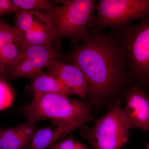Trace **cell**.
Segmentation results:
<instances>
[{
    "label": "cell",
    "instance_id": "1",
    "mask_svg": "<svg viewBox=\"0 0 149 149\" xmlns=\"http://www.w3.org/2000/svg\"><path fill=\"white\" fill-rule=\"evenodd\" d=\"M90 34L88 39L73 50L69 59L86 77L88 93L102 97L119 85L126 70V60L114 37L96 29Z\"/></svg>",
    "mask_w": 149,
    "mask_h": 149
},
{
    "label": "cell",
    "instance_id": "2",
    "mask_svg": "<svg viewBox=\"0 0 149 149\" xmlns=\"http://www.w3.org/2000/svg\"><path fill=\"white\" fill-rule=\"evenodd\" d=\"M27 120L37 122L48 120L59 125L82 126L95 120L90 107L84 101L56 93L34 97L30 103L22 107Z\"/></svg>",
    "mask_w": 149,
    "mask_h": 149
},
{
    "label": "cell",
    "instance_id": "3",
    "mask_svg": "<svg viewBox=\"0 0 149 149\" xmlns=\"http://www.w3.org/2000/svg\"><path fill=\"white\" fill-rule=\"evenodd\" d=\"M48 14L52 21L55 32V43L64 38L76 43L84 42L90 37L89 24L94 17L96 8L94 0H63L56 1Z\"/></svg>",
    "mask_w": 149,
    "mask_h": 149
},
{
    "label": "cell",
    "instance_id": "4",
    "mask_svg": "<svg viewBox=\"0 0 149 149\" xmlns=\"http://www.w3.org/2000/svg\"><path fill=\"white\" fill-rule=\"evenodd\" d=\"M80 129L83 139L92 149H121L128 143L130 124L118 99L90 128L84 125Z\"/></svg>",
    "mask_w": 149,
    "mask_h": 149
},
{
    "label": "cell",
    "instance_id": "5",
    "mask_svg": "<svg viewBox=\"0 0 149 149\" xmlns=\"http://www.w3.org/2000/svg\"><path fill=\"white\" fill-rule=\"evenodd\" d=\"M132 70L148 77L149 72V21L143 19L139 24L117 28L114 38Z\"/></svg>",
    "mask_w": 149,
    "mask_h": 149
},
{
    "label": "cell",
    "instance_id": "6",
    "mask_svg": "<svg viewBox=\"0 0 149 149\" xmlns=\"http://www.w3.org/2000/svg\"><path fill=\"white\" fill-rule=\"evenodd\" d=\"M97 15L90 22L98 31L106 27H124L149 13L148 0H100L96 6Z\"/></svg>",
    "mask_w": 149,
    "mask_h": 149
},
{
    "label": "cell",
    "instance_id": "7",
    "mask_svg": "<svg viewBox=\"0 0 149 149\" xmlns=\"http://www.w3.org/2000/svg\"><path fill=\"white\" fill-rule=\"evenodd\" d=\"M61 54L54 46H28L22 48L15 59L5 67L7 79H33Z\"/></svg>",
    "mask_w": 149,
    "mask_h": 149
},
{
    "label": "cell",
    "instance_id": "8",
    "mask_svg": "<svg viewBox=\"0 0 149 149\" xmlns=\"http://www.w3.org/2000/svg\"><path fill=\"white\" fill-rule=\"evenodd\" d=\"M123 111L130 128L146 131L149 129V100L139 87H132L125 93Z\"/></svg>",
    "mask_w": 149,
    "mask_h": 149
},
{
    "label": "cell",
    "instance_id": "9",
    "mask_svg": "<svg viewBox=\"0 0 149 149\" xmlns=\"http://www.w3.org/2000/svg\"><path fill=\"white\" fill-rule=\"evenodd\" d=\"M46 72L61 80L72 92L84 100L88 92V81L82 71L77 67L54 59L46 67Z\"/></svg>",
    "mask_w": 149,
    "mask_h": 149
},
{
    "label": "cell",
    "instance_id": "10",
    "mask_svg": "<svg viewBox=\"0 0 149 149\" xmlns=\"http://www.w3.org/2000/svg\"><path fill=\"white\" fill-rule=\"evenodd\" d=\"M37 129L36 122L27 120L13 128L1 130L2 149H30Z\"/></svg>",
    "mask_w": 149,
    "mask_h": 149
},
{
    "label": "cell",
    "instance_id": "11",
    "mask_svg": "<svg viewBox=\"0 0 149 149\" xmlns=\"http://www.w3.org/2000/svg\"><path fill=\"white\" fill-rule=\"evenodd\" d=\"M78 125H59L52 123L47 128H38L35 131L30 149H47L65 138L73 131L81 128Z\"/></svg>",
    "mask_w": 149,
    "mask_h": 149
},
{
    "label": "cell",
    "instance_id": "12",
    "mask_svg": "<svg viewBox=\"0 0 149 149\" xmlns=\"http://www.w3.org/2000/svg\"><path fill=\"white\" fill-rule=\"evenodd\" d=\"M32 79V89L34 97L48 93H56L68 97L73 95L71 91L61 80L43 70Z\"/></svg>",
    "mask_w": 149,
    "mask_h": 149
},
{
    "label": "cell",
    "instance_id": "13",
    "mask_svg": "<svg viewBox=\"0 0 149 149\" xmlns=\"http://www.w3.org/2000/svg\"><path fill=\"white\" fill-rule=\"evenodd\" d=\"M36 28L23 37L22 47L28 46H54L55 32L54 24L48 14Z\"/></svg>",
    "mask_w": 149,
    "mask_h": 149
},
{
    "label": "cell",
    "instance_id": "14",
    "mask_svg": "<svg viewBox=\"0 0 149 149\" xmlns=\"http://www.w3.org/2000/svg\"><path fill=\"white\" fill-rule=\"evenodd\" d=\"M15 26L23 37L25 34L36 28L46 17L38 11L17 10L15 12Z\"/></svg>",
    "mask_w": 149,
    "mask_h": 149
},
{
    "label": "cell",
    "instance_id": "15",
    "mask_svg": "<svg viewBox=\"0 0 149 149\" xmlns=\"http://www.w3.org/2000/svg\"><path fill=\"white\" fill-rule=\"evenodd\" d=\"M23 37L14 27L0 20V48L12 43L19 44L22 47Z\"/></svg>",
    "mask_w": 149,
    "mask_h": 149
},
{
    "label": "cell",
    "instance_id": "16",
    "mask_svg": "<svg viewBox=\"0 0 149 149\" xmlns=\"http://www.w3.org/2000/svg\"><path fill=\"white\" fill-rule=\"evenodd\" d=\"M12 1L16 11L44 10L46 13L53 5L52 2L48 0H12Z\"/></svg>",
    "mask_w": 149,
    "mask_h": 149
},
{
    "label": "cell",
    "instance_id": "17",
    "mask_svg": "<svg viewBox=\"0 0 149 149\" xmlns=\"http://www.w3.org/2000/svg\"><path fill=\"white\" fill-rule=\"evenodd\" d=\"M22 48L16 43H12L0 48V62L5 67L15 59Z\"/></svg>",
    "mask_w": 149,
    "mask_h": 149
},
{
    "label": "cell",
    "instance_id": "18",
    "mask_svg": "<svg viewBox=\"0 0 149 149\" xmlns=\"http://www.w3.org/2000/svg\"><path fill=\"white\" fill-rule=\"evenodd\" d=\"M49 148L54 149H92L77 141L72 136H67L62 141L57 142Z\"/></svg>",
    "mask_w": 149,
    "mask_h": 149
},
{
    "label": "cell",
    "instance_id": "19",
    "mask_svg": "<svg viewBox=\"0 0 149 149\" xmlns=\"http://www.w3.org/2000/svg\"><path fill=\"white\" fill-rule=\"evenodd\" d=\"M12 92L7 81L0 79V110L8 106L12 97Z\"/></svg>",
    "mask_w": 149,
    "mask_h": 149
},
{
    "label": "cell",
    "instance_id": "20",
    "mask_svg": "<svg viewBox=\"0 0 149 149\" xmlns=\"http://www.w3.org/2000/svg\"><path fill=\"white\" fill-rule=\"evenodd\" d=\"M16 9L11 0H0V18L15 13Z\"/></svg>",
    "mask_w": 149,
    "mask_h": 149
},
{
    "label": "cell",
    "instance_id": "21",
    "mask_svg": "<svg viewBox=\"0 0 149 149\" xmlns=\"http://www.w3.org/2000/svg\"><path fill=\"white\" fill-rule=\"evenodd\" d=\"M0 79L6 80V81H7L8 80L5 72L4 69L1 64V62H0Z\"/></svg>",
    "mask_w": 149,
    "mask_h": 149
},
{
    "label": "cell",
    "instance_id": "22",
    "mask_svg": "<svg viewBox=\"0 0 149 149\" xmlns=\"http://www.w3.org/2000/svg\"><path fill=\"white\" fill-rule=\"evenodd\" d=\"M1 136H2V131L0 129V149H2L1 148Z\"/></svg>",
    "mask_w": 149,
    "mask_h": 149
},
{
    "label": "cell",
    "instance_id": "23",
    "mask_svg": "<svg viewBox=\"0 0 149 149\" xmlns=\"http://www.w3.org/2000/svg\"><path fill=\"white\" fill-rule=\"evenodd\" d=\"M49 149H54L51 148H49Z\"/></svg>",
    "mask_w": 149,
    "mask_h": 149
}]
</instances>
